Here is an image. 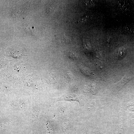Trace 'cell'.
Returning a JSON list of instances; mask_svg holds the SVG:
<instances>
[{
    "mask_svg": "<svg viewBox=\"0 0 134 134\" xmlns=\"http://www.w3.org/2000/svg\"><path fill=\"white\" fill-rule=\"evenodd\" d=\"M85 3L86 6L88 7H93L95 5V3L92 1H85Z\"/></svg>",
    "mask_w": 134,
    "mask_h": 134,
    "instance_id": "cell-5",
    "label": "cell"
},
{
    "mask_svg": "<svg viewBox=\"0 0 134 134\" xmlns=\"http://www.w3.org/2000/svg\"><path fill=\"white\" fill-rule=\"evenodd\" d=\"M59 101H76L79 100L77 97L71 94H67L63 95L59 98Z\"/></svg>",
    "mask_w": 134,
    "mask_h": 134,
    "instance_id": "cell-2",
    "label": "cell"
},
{
    "mask_svg": "<svg viewBox=\"0 0 134 134\" xmlns=\"http://www.w3.org/2000/svg\"><path fill=\"white\" fill-rule=\"evenodd\" d=\"M134 77V75L127 73L119 82L114 85L113 87L114 91L117 92L119 91L125 84Z\"/></svg>",
    "mask_w": 134,
    "mask_h": 134,
    "instance_id": "cell-1",
    "label": "cell"
},
{
    "mask_svg": "<svg viewBox=\"0 0 134 134\" xmlns=\"http://www.w3.org/2000/svg\"><path fill=\"white\" fill-rule=\"evenodd\" d=\"M88 19V17L86 15L80 18L78 20V22L80 24L86 22Z\"/></svg>",
    "mask_w": 134,
    "mask_h": 134,
    "instance_id": "cell-4",
    "label": "cell"
},
{
    "mask_svg": "<svg viewBox=\"0 0 134 134\" xmlns=\"http://www.w3.org/2000/svg\"><path fill=\"white\" fill-rule=\"evenodd\" d=\"M118 4L119 7L123 10H126L129 7V5L126 1L119 0L118 1Z\"/></svg>",
    "mask_w": 134,
    "mask_h": 134,
    "instance_id": "cell-3",
    "label": "cell"
}]
</instances>
